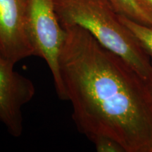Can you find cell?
I'll return each mask as SVG.
<instances>
[{
	"label": "cell",
	"mask_w": 152,
	"mask_h": 152,
	"mask_svg": "<svg viewBox=\"0 0 152 152\" xmlns=\"http://www.w3.org/2000/svg\"><path fill=\"white\" fill-rule=\"evenodd\" d=\"M59 71L73 119L89 140H115L125 152H152L149 85L122 58L78 26L63 27Z\"/></svg>",
	"instance_id": "1"
},
{
	"label": "cell",
	"mask_w": 152,
	"mask_h": 152,
	"mask_svg": "<svg viewBox=\"0 0 152 152\" xmlns=\"http://www.w3.org/2000/svg\"><path fill=\"white\" fill-rule=\"evenodd\" d=\"M62 27L78 26L102 46L122 58L148 84L152 80V64L119 14L105 0H54Z\"/></svg>",
	"instance_id": "2"
},
{
	"label": "cell",
	"mask_w": 152,
	"mask_h": 152,
	"mask_svg": "<svg viewBox=\"0 0 152 152\" xmlns=\"http://www.w3.org/2000/svg\"><path fill=\"white\" fill-rule=\"evenodd\" d=\"M27 28L35 56L46 61L58 97L66 100L58 64L65 30L57 17L54 0H27Z\"/></svg>",
	"instance_id": "3"
},
{
	"label": "cell",
	"mask_w": 152,
	"mask_h": 152,
	"mask_svg": "<svg viewBox=\"0 0 152 152\" xmlns=\"http://www.w3.org/2000/svg\"><path fill=\"white\" fill-rule=\"evenodd\" d=\"M14 66L0 56V121L9 134L19 137L23 130V108L33 99L35 87Z\"/></svg>",
	"instance_id": "4"
},
{
	"label": "cell",
	"mask_w": 152,
	"mask_h": 152,
	"mask_svg": "<svg viewBox=\"0 0 152 152\" xmlns=\"http://www.w3.org/2000/svg\"><path fill=\"white\" fill-rule=\"evenodd\" d=\"M35 56L27 28V0H0V56L16 65Z\"/></svg>",
	"instance_id": "5"
},
{
	"label": "cell",
	"mask_w": 152,
	"mask_h": 152,
	"mask_svg": "<svg viewBox=\"0 0 152 152\" xmlns=\"http://www.w3.org/2000/svg\"><path fill=\"white\" fill-rule=\"evenodd\" d=\"M118 14L139 23L152 26V15L139 0H105Z\"/></svg>",
	"instance_id": "6"
},
{
	"label": "cell",
	"mask_w": 152,
	"mask_h": 152,
	"mask_svg": "<svg viewBox=\"0 0 152 152\" xmlns=\"http://www.w3.org/2000/svg\"><path fill=\"white\" fill-rule=\"evenodd\" d=\"M119 17L149 56L152 64V26L139 23L121 14Z\"/></svg>",
	"instance_id": "7"
},
{
	"label": "cell",
	"mask_w": 152,
	"mask_h": 152,
	"mask_svg": "<svg viewBox=\"0 0 152 152\" xmlns=\"http://www.w3.org/2000/svg\"><path fill=\"white\" fill-rule=\"evenodd\" d=\"M98 152H125L124 147L114 139L107 136L99 135L91 140Z\"/></svg>",
	"instance_id": "8"
},
{
	"label": "cell",
	"mask_w": 152,
	"mask_h": 152,
	"mask_svg": "<svg viewBox=\"0 0 152 152\" xmlns=\"http://www.w3.org/2000/svg\"><path fill=\"white\" fill-rule=\"evenodd\" d=\"M142 6L152 15V0H139Z\"/></svg>",
	"instance_id": "9"
},
{
	"label": "cell",
	"mask_w": 152,
	"mask_h": 152,
	"mask_svg": "<svg viewBox=\"0 0 152 152\" xmlns=\"http://www.w3.org/2000/svg\"><path fill=\"white\" fill-rule=\"evenodd\" d=\"M149 85L150 90H151V94H152V80L149 83Z\"/></svg>",
	"instance_id": "10"
}]
</instances>
